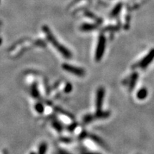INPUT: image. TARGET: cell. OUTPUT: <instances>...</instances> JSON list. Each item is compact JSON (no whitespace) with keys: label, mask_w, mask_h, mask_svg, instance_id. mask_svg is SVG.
I'll use <instances>...</instances> for the list:
<instances>
[{"label":"cell","mask_w":154,"mask_h":154,"mask_svg":"<svg viewBox=\"0 0 154 154\" xmlns=\"http://www.w3.org/2000/svg\"><path fill=\"white\" fill-rule=\"evenodd\" d=\"M42 29L43 32L45 34L48 41L52 44L54 47L58 50L59 52L61 54L63 55L66 59H71V56H72V54H71L70 51L57 41V39L55 38V37L54 36L52 32H51V30L49 29V28L47 26H44Z\"/></svg>","instance_id":"cell-1"},{"label":"cell","mask_w":154,"mask_h":154,"mask_svg":"<svg viewBox=\"0 0 154 154\" xmlns=\"http://www.w3.org/2000/svg\"><path fill=\"white\" fill-rule=\"evenodd\" d=\"M106 37L104 35L101 34L98 37L97 46H96V52H95V59L96 62H99L103 56L106 49Z\"/></svg>","instance_id":"cell-2"},{"label":"cell","mask_w":154,"mask_h":154,"mask_svg":"<svg viewBox=\"0 0 154 154\" xmlns=\"http://www.w3.org/2000/svg\"><path fill=\"white\" fill-rule=\"evenodd\" d=\"M62 68H63L64 70H65L67 72L71 73L74 75H76L77 76L82 77L85 75V71L83 69L79 67H74V66L71 65V64H64L62 65Z\"/></svg>","instance_id":"cell-3"},{"label":"cell","mask_w":154,"mask_h":154,"mask_svg":"<svg viewBox=\"0 0 154 154\" xmlns=\"http://www.w3.org/2000/svg\"><path fill=\"white\" fill-rule=\"evenodd\" d=\"M105 89L103 87H99L96 92V111H101L102 106H103V99H104Z\"/></svg>","instance_id":"cell-4"},{"label":"cell","mask_w":154,"mask_h":154,"mask_svg":"<svg viewBox=\"0 0 154 154\" xmlns=\"http://www.w3.org/2000/svg\"><path fill=\"white\" fill-rule=\"evenodd\" d=\"M154 59V49H152L150 53L146 56L144 59H142L140 63L139 64V67H141V68H146V67H148L151 62L153 61Z\"/></svg>","instance_id":"cell-5"},{"label":"cell","mask_w":154,"mask_h":154,"mask_svg":"<svg viewBox=\"0 0 154 154\" xmlns=\"http://www.w3.org/2000/svg\"><path fill=\"white\" fill-rule=\"evenodd\" d=\"M96 25L92 24H84L81 26L80 29L83 32H90L96 29Z\"/></svg>","instance_id":"cell-6"},{"label":"cell","mask_w":154,"mask_h":154,"mask_svg":"<svg viewBox=\"0 0 154 154\" xmlns=\"http://www.w3.org/2000/svg\"><path fill=\"white\" fill-rule=\"evenodd\" d=\"M147 96H148V91L147 89H145V88L141 89L140 90L138 91L136 94L137 98L140 100L145 99V98L147 97Z\"/></svg>","instance_id":"cell-7"},{"label":"cell","mask_w":154,"mask_h":154,"mask_svg":"<svg viewBox=\"0 0 154 154\" xmlns=\"http://www.w3.org/2000/svg\"><path fill=\"white\" fill-rule=\"evenodd\" d=\"M121 8H122V4H121V3L118 4L115 7V8L113 10L112 12H111V15L112 16L117 15V14L120 12V11H121Z\"/></svg>","instance_id":"cell-8"},{"label":"cell","mask_w":154,"mask_h":154,"mask_svg":"<svg viewBox=\"0 0 154 154\" xmlns=\"http://www.w3.org/2000/svg\"><path fill=\"white\" fill-rule=\"evenodd\" d=\"M110 116V113L109 112H102L98 111L96 113V118H98V119H103V118H107Z\"/></svg>","instance_id":"cell-9"},{"label":"cell","mask_w":154,"mask_h":154,"mask_svg":"<svg viewBox=\"0 0 154 154\" xmlns=\"http://www.w3.org/2000/svg\"><path fill=\"white\" fill-rule=\"evenodd\" d=\"M35 110L37 111V112H38L39 114H42L44 111V106L42 103H37L35 105Z\"/></svg>","instance_id":"cell-10"},{"label":"cell","mask_w":154,"mask_h":154,"mask_svg":"<svg viewBox=\"0 0 154 154\" xmlns=\"http://www.w3.org/2000/svg\"><path fill=\"white\" fill-rule=\"evenodd\" d=\"M47 151V144L46 143H42L40 144L39 147V153H44Z\"/></svg>","instance_id":"cell-11"},{"label":"cell","mask_w":154,"mask_h":154,"mask_svg":"<svg viewBox=\"0 0 154 154\" xmlns=\"http://www.w3.org/2000/svg\"><path fill=\"white\" fill-rule=\"evenodd\" d=\"M52 126L54 128H55L56 131H58L59 132H61L63 129V127H62V125H61L60 123H59L58 121H54L52 123Z\"/></svg>","instance_id":"cell-12"},{"label":"cell","mask_w":154,"mask_h":154,"mask_svg":"<svg viewBox=\"0 0 154 154\" xmlns=\"http://www.w3.org/2000/svg\"><path fill=\"white\" fill-rule=\"evenodd\" d=\"M32 95H33L34 98H38V96H39V94L38 92V90H37V85H36V84H34V85L32 86Z\"/></svg>","instance_id":"cell-13"},{"label":"cell","mask_w":154,"mask_h":154,"mask_svg":"<svg viewBox=\"0 0 154 154\" xmlns=\"http://www.w3.org/2000/svg\"><path fill=\"white\" fill-rule=\"evenodd\" d=\"M71 90H72V85L70 83L67 84V85L64 87V92L68 94V93H70Z\"/></svg>","instance_id":"cell-14"},{"label":"cell","mask_w":154,"mask_h":154,"mask_svg":"<svg viewBox=\"0 0 154 154\" xmlns=\"http://www.w3.org/2000/svg\"><path fill=\"white\" fill-rule=\"evenodd\" d=\"M92 116H91V115H87V116H86L85 117H84V123H89V122H90L91 121H92Z\"/></svg>","instance_id":"cell-15"},{"label":"cell","mask_w":154,"mask_h":154,"mask_svg":"<svg viewBox=\"0 0 154 154\" xmlns=\"http://www.w3.org/2000/svg\"><path fill=\"white\" fill-rule=\"evenodd\" d=\"M1 39H0V44H1Z\"/></svg>","instance_id":"cell-16"}]
</instances>
